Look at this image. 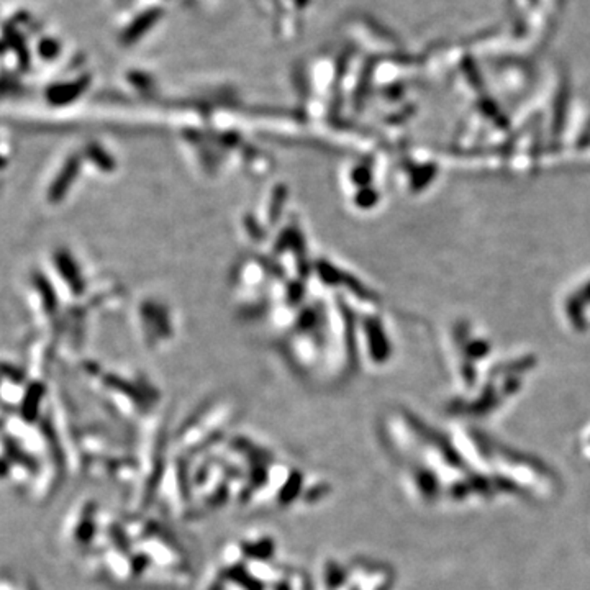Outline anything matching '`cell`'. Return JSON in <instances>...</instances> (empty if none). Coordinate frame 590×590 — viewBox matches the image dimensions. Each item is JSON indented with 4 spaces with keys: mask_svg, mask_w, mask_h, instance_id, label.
Wrapping results in <instances>:
<instances>
[{
    "mask_svg": "<svg viewBox=\"0 0 590 590\" xmlns=\"http://www.w3.org/2000/svg\"><path fill=\"white\" fill-rule=\"evenodd\" d=\"M4 166V159H2V156H0V167Z\"/></svg>",
    "mask_w": 590,
    "mask_h": 590,
    "instance_id": "52a82bcc",
    "label": "cell"
},
{
    "mask_svg": "<svg viewBox=\"0 0 590 590\" xmlns=\"http://www.w3.org/2000/svg\"><path fill=\"white\" fill-rule=\"evenodd\" d=\"M87 87V79L81 77L71 82H58L46 88V100L54 107H64L77 100Z\"/></svg>",
    "mask_w": 590,
    "mask_h": 590,
    "instance_id": "7a4b0ae2",
    "label": "cell"
},
{
    "mask_svg": "<svg viewBox=\"0 0 590 590\" xmlns=\"http://www.w3.org/2000/svg\"><path fill=\"white\" fill-rule=\"evenodd\" d=\"M37 287H38L39 292H41L44 295V297H43L44 299V305H46V307L49 310L56 307V295H54L53 289H49V284L46 282V280H44L43 277L37 279Z\"/></svg>",
    "mask_w": 590,
    "mask_h": 590,
    "instance_id": "8992f818",
    "label": "cell"
},
{
    "mask_svg": "<svg viewBox=\"0 0 590 590\" xmlns=\"http://www.w3.org/2000/svg\"><path fill=\"white\" fill-rule=\"evenodd\" d=\"M4 37H5V41L8 43V46L13 49V53L17 54V59L20 63V66L23 69L25 67H29V63H32V58H29V51H28V46H27V41H25L23 34L18 32L15 27H5L4 28Z\"/></svg>",
    "mask_w": 590,
    "mask_h": 590,
    "instance_id": "277c9868",
    "label": "cell"
},
{
    "mask_svg": "<svg viewBox=\"0 0 590 590\" xmlns=\"http://www.w3.org/2000/svg\"><path fill=\"white\" fill-rule=\"evenodd\" d=\"M79 169H81V159L77 156H71L67 161H64L61 169H59L48 189V202L59 204L66 199L69 189H71L79 174Z\"/></svg>",
    "mask_w": 590,
    "mask_h": 590,
    "instance_id": "6da1fadb",
    "label": "cell"
},
{
    "mask_svg": "<svg viewBox=\"0 0 590 590\" xmlns=\"http://www.w3.org/2000/svg\"><path fill=\"white\" fill-rule=\"evenodd\" d=\"M38 54L44 61H54L61 54V43L56 38L44 37L38 41Z\"/></svg>",
    "mask_w": 590,
    "mask_h": 590,
    "instance_id": "5b68a950",
    "label": "cell"
},
{
    "mask_svg": "<svg viewBox=\"0 0 590 590\" xmlns=\"http://www.w3.org/2000/svg\"><path fill=\"white\" fill-rule=\"evenodd\" d=\"M54 264H56L58 273L61 274L64 282L69 284V287L72 289L74 294L82 292V282H81V270L77 269L76 261L72 259V256L67 253V251L59 249L54 254Z\"/></svg>",
    "mask_w": 590,
    "mask_h": 590,
    "instance_id": "3957f363",
    "label": "cell"
}]
</instances>
